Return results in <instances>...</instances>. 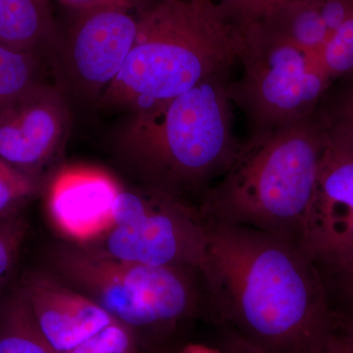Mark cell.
Returning <instances> with one entry per match:
<instances>
[{
    "instance_id": "6da1fadb",
    "label": "cell",
    "mask_w": 353,
    "mask_h": 353,
    "mask_svg": "<svg viewBox=\"0 0 353 353\" xmlns=\"http://www.w3.org/2000/svg\"><path fill=\"white\" fill-rule=\"evenodd\" d=\"M201 277L220 326L267 353H322L334 306L321 269L296 243L203 219Z\"/></svg>"
},
{
    "instance_id": "7a4b0ae2",
    "label": "cell",
    "mask_w": 353,
    "mask_h": 353,
    "mask_svg": "<svg viewBox=\"0 0 353 353\" xmlns=\"http://www.w3.org/2000/svg\"><path fill=\"white\" fill-rule=\"evenodd\" d=\"M136 41L102 94L130 112L178 97L240 62L246 26L217 0H159L138 14Z\"/></svg>"
},
{
    "instance_id": "3957f363",
    "label": "cell",
    "mask_w": 353,
    "mask_h": 353,
    "mask_svg": "<svg viewBox=\"0 0 353 353\" xmlns=\"http://www.w3.org/2000/svg\"><path fill=\"white\" fill-rule=\"evenodd\" d=\"M327 134L328 122L318 108L248 139L219 183L206 192L202 218L252 228L301 246Z\"/></svg>"
},
{
    "instance_id": "277c9868",
    "label": "cell",
    "mask_w": 353,
    "mask_h": 353,
    "mask_svg": "<svg viewBox=\"0 0 353 353\" xmlns=\"http://www.w3.org/2000/svg\"><path fill=\"white\" fill-rule=\"evenodd\" d=\"M228 74L192 90L132 111L117 137L121 154L148 187L179 196L221 178L241 145L234 132Z\"/></svg>"
},
{
    "instance_id": "5b68a950",
    "label": "cell",
    "mask_w": 353,
    "mask_h": 353,
    "mask_svg": "<svg viewBox=\"0 0 353 353\" xmlns=\"http://www.w3.org/2000/svg\"><path fill=\"white\" fill-rule=\"evenodd\" d=\"M52 262L74 290L132 330L138 341L141 334L173 331L199 304L194 275L201 274L189 269L122 261L76 245L58 248Z\"/></svg>"
},
{
    "instance_id": "8992f818",
    "label": "cell",
    "mask_w": 353,
    "mask_h": 353,
    "mask_svg": "<svg viewBox=\"0 0 353 353\" xmlns=\"http://www.w3.org/2000/svg\"><path fill=\"white\" fill-rule=\"evenodd\" d=\"M243 74L229 95L245 114L250 137L259 138L315 112L333 80L317 55L245 24Z\"/></svg>"
},
{
    "instance_id": "52a82bcc",
    "label": "cell",
    "mask_w": 353,
    "mask_h": 353,
    "mask_svg": "<svg viewBox=\"0 0 353 353\" xmlns=\"http://www.w3.org/2000/svg\"><path fill=\"white\" fill-rule=\"evenodd\" d=\"M205 226L199 210L162 190L123 188L115 225L101 241L83 246L111 259L201 274L206 255Z\"/></svg>"
},
{
    "instance_id": "ba28073f",
    "label": "cell",
    "mask_w": 353,
    "mask_h": 353,
    "mask_svg": "<svg viewBox=\"0 0 353 353\" xmlns=\"http://www.w3.org/2000/svg\"><path fill=\"white\" fill-rule=\"evenodd\" d=\"M120 7L69 12L48 55L67 99L97 102L120 73L138 34V15Z\"/></svg>"
},
{
    "instance_id": "9c48e42d",
    "label": "cell",
    "mask_w": 353,
    "mask_h": 353,
    "mask_svg": "<svg viewBox=\"0 0 353 353\" xmlns=\"http://www.w3.org/2000/svg\"><path fill=\"white\" fill-rule=\"evenodd\" d=\"M326 120V145L301 246L328 280L353 266V137Z\"/></svg>"
},
{
    "instance_id": "30bf717a",
    "label": "cell",
    "mask_w": 353,
    "mask_h": 353,
    "mask_svg": "<svg viewBox=\"0 0 353 353\" xmlns=\"http://www.w3.org/2000/svg\"><path fill=\"white\" fill-rule=\"evenodd\" d=\"M70 126L69 101L43 81L0 108V159L39 178L61 150Z\"/></svg>"
},
{
    "instance_id": "8fae6325",
    "label": "cell",
    "mask_w": 353,
    "mask_h": 353,
    "mask_svg": "<svg viewBox=\"0 0 353 353\" xmlns=\"http://www.w3.org/2000/svg\"><path fill=\"white\" fill-rule=\"evenodd\" d=\"M122 190L119 181L104 169L66 165L55 172L46 188L48 219L72 245H94L113 229Z\"/></svg>"
},
{
    "instance_id": "7c38bea8",
    "label": "cell",
    "mask_w": 353,
    "mask_h": 353,
    "mask_svg": "<svg viewBox=\"0 0 353 353\" xmlns=\"http://www.w3.org/2000/svg\"><path fill=\"white\" fill-rule=\"evenodd\" d=\"M54 353H68L117 320L78 290L46 275H32L21 290Z\"/></svg>"
},
{
    "instance_id": "4fadbf2b",
    "label": "cell",
    "mask_w": 353,
    "mask_h": 353,
    "mask_svg": "<svg viewBox=\"0 0 353 353\" xmlns=\"http://www.w3.org/2000/svg\"><path fill=\"white\" fill-rule=\"evenodd\" d=\"M343 22L336 0H292L257 24L269 34L319 57Z\"/></svg>"
},
{
    "instance_id": "5bb4252c",
    "label": "cell",
    "mask_w": 353,
    "mask_h": 353,
    "mask_svg": "<svg viewBox=\"0 0 353 353\" xmlns=\"http://www.w3.org/2000/svg\"><path fill=\"white\" fill-rule=\"evenodd\" d=\"M57 27L50 0H0V43L4 46L48 54Z\"/></svg>"
},
{
    "instance_id": "9a60e30c",
    "label": "cell",
    "mask_w": 353,
    "mask_h": 353,
    "mask_svg": "<svg viewBox=\"0 0 353 353\" xmlns=\"http://www.w3.org/2000/svg\"><path fill=\"white\" fill-rule=\"evenodd\" d=\"M0 353H54L22 294L0 315Z\"/></svg>"
},
{
    "instance_id": "2e32d148",
    "label": "cell",
    "mask_w": 353,
    "mask_h": 353,
    "mask_svg": "<svg viewBox=\"0 0 353 353\" xmlns=\"http://www.w3.org/2000/svg\"><path fill=\"white\" fill-rule=\"evenodd\" d=\"M41 54L0 43V108L43 81Z\"/></svg>"
},
{
    "instance_id": "e0dca14e",
    "label": "cell",
    "mask_w": 353,
    "mask_h": 353,
    "mask_svg": "<svg viewBox=\"0 0 353 353\" xmlns=\"http://www.w3.org/2000/svg\"><path fill=\"white\" fill-rule=\"evenodd\" d=\"M41 179L0 159V217L20 212L41 190Z\"/></svg>"
},
{
    "instance_id": "ac0fdd59",
    "label": "cell",
    "mask_w": 353,
    "mask_h": 353,
    "mask_svg": "<svg viewBox=\"0 0 353 353\" xmlns=\"http://www.w3.org/2000/svg\"><path fill=\"white\" fill-rule=\"evenodd\" d=\"M319 59L333 81L353 76V11L329 39Z\"/></svg>"
},
{
    "instance_id": "d6986e66",
    "label": "cell",
    "mask_w": 353,
    "mask_h": 353,
    "mask_svg": "<svg viewBox=\"0 0 353 353\" xmlns=\"http://www.w3.org/2000/svg\"><path fill=\"white\" fill-rule=\"evenodd\" d=\"M139 350L136 334L116 321L68 353H139Z\"/></svg>"
},
{
    "instance_id": "ffe728a7",
    "label": "cell",
    "mask_w": 353,
    "mask_h": 353,
    "mask_svg": "<svg viewBox=\"0 0 353 353\" xmlns=\"http://www.w3.org/2000/svg\"><path fill=\"white\" fill-rule=\"evenodd\" d=\"M25 231L19 212L0 217V290L17 260Z\"/></svg>"
},
{
    "instance_id": "44dd1931",
    "label": "cell",
    "mask_w": 353,
    "mask_h": 353,
    "mask_svg": "<svg viewBox=\"0 0 353 353\" xmlns=\"http://www.w3.org/2000/svg\"><path fill=\"white\" fill-rule=\"evenodd\" d=\"M292 0H222L219 1L236 19L245 24L268 17Z\"/></svg>"
},
{
    "instance_id": "7402d4cb",
    "label": "cell",
    "mask_w": 353,
    "mask_h": 353,
    "mask_svg": "<svg viewBox=\"0 0 353 353\" xmlns=\"http://www.w3.org/2000/svg\"><path fill=\"white\" fill-rule=\"evenodd\" d=\"M353 78V76H350ZM321 109L327 119L345 128L353 137V79L332 109Z\"/></svg>"
},
{
    "instance_id": "603a6c76",
    "label": "cell",
    "mask_w": 353,
    "mask_h": 353,
    "mask_svg": "<svg viewBox=\"0 0 353 353\" xmlns=\"http://www.w3.org/2000/svg\"><path fill=\"white\" fill-rule=\"evenodd\" d=\"M220 350L225 353H267L233 330L220 326Z\"/></svg>"
},
{
    "instance_id": "cb8c5ba5",
    "label": "cell",
    "mask_w": 353,
    "mask_h": 353,
    "mask_svg": "<svg viewBox=\"0 0 353 353\" xmlns=\"http://www.w3.org/2000/svg\"><path fill=\"white\" fill-rule=\"evenodd\" d=\"M57 1L69 12H79V11L90 10V9L103 8V7H120L129 10L137 8L132 0H57Z\"/></svg>"
},
{
    "instance_id": "d4e9b609",
    "label": "cell",
    "mask_w": 353,
    "mask_h": 353,
    "mask_svg": "<svg viewBox=\"0 0 353 353\" xmlns=\"http://www.w3.org/2000/svg\"><path fill=\"white\" fill-rule=\"evenodd\" d=\"M334 330L353 339V303L334 308Z\"/></svg>"
},
{
    "instance_id": "484cf974",
    "label": "cell",
    "mask_w": 353,
    "mask_h": 353,
    "mask_svg": "<svg viewBox=\"0 0 353 353\" xmlns=\"http://www.w3.org/2000/svg\"><path fill=\"white\" fill-rule=\"evenodd\" d=\"M322 353H353V339L334 330Z\"/></svg>"
},
{
    "instance_id": "4316f807",
    "label": "cell",
    "mask_w": 353,
    "mask_h": 353,
    "mask_svg": "<svg viewBox=\"0 0 353 353\" xmlns=\"http://www.w3.org/2000/svg\"><path fill=\"white\" fill-rule=\"evenodd\" d=\"M341 296L345 299V305L353 303V266L345 273L333 279Z\"/></svg>"
},
{
    "instance_id": "83f0119b",
    "label": "cell",
    "mask_w": 353,
    "mask_h": 353,
    "mask_svg": "<svg viewBox=\"0 0 353 353\" xmlns=\"http://www.w3.org/2000/svg\"><path fill=\"white\" fill-rule=\"evenodd\" d=\"M180 353H225L220 348H212L206 347V345H196V343H190L182 348Z\"/></svg>"
},
{
    "instance_id": "f1b7e54d",
    "label": "cell",
    "mask_w": 353,
    "mask_h": 353,
    "mask_svg": "<svg viewBox=\"0 0 353 353\" xmlns=\"http://www.w3.org/2000/svg\"><path fill=\"white\" fill-rule=\"evenodd\" d=\"M132 1H134V4H136L138 10L141 11L143 10V9L146 8V7L157 3V2L159 1V0H132Z\"/></svg>"
},
{
    "instance_id": "f546056e",
    "label": "cell",
    "mask_w": 353,
    "mask_h": 353,
    "mask_svg": "<svg viewBox=\"0 0 353 353\" xmlns=\"http://www.w3.org/2000/svg\"><path fill=\"white\" fill-rule=\"evenodd\" d=\"M139 353H152V352H145V350H139Z\"/></svg>"
},
{
    "instance_id": "4dcf8cb0",
    "label": "cell",
    "mask_w": 353,
    "mask_h": 353,
    "mask_svg": "<svg viewBox=\"0 0 353 353\" xmlns=\"http://www.w3.org/2000/svg\"><path fill=\"white\" fill-rule=\"evenodd\" d=\"M217 1H222V0H217Z\"/></svg>"
}]
</instances>
